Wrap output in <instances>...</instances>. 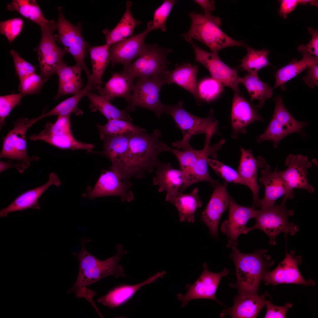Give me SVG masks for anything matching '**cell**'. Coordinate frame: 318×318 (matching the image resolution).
Segmentation results:
<instances>
[{
  "label": "cell",
  "mask_w": 318,
  "mask_h": 318,
  "mask_svg": "<svg viewBox=\"0 0 318 318\" xmlns=\"http://www.w3.org/2000/svg\"><path fill=\"white\" fill-rule=\"evenodd\" d=\"M162 134L160 130L155 129L151 134L145 131L130 137L127 150L117 172L123 179L141 178L145 177L146 173L153 172L160 162L159 154L170 152L171 148L160 140Z\"/></svg>",
  "instance_id": "6da1fadb"
},
{
  "label": "cell",
  "mask_w": 318,
  "mask_h": 318,
  "mask_svg": "<svg viewBox=\"0 0 318 318\" xmlns=\"http://www.w3.org/2000/svg\"><path fill=\"white\" fill-rule=\"evenodd\" d=\"M81 249L78 253L73 254L78 259L79 271L77 279L68 293H75L87 289V287L102 279L112 276L116 278L125 277L126 274L122 266L119 264L122 256L127 253L123 246L118 244L117 252L114 256L104 260H100L88 252L85 245L90 240L86 238L80 240Z\"/></svg>",
  "instance_id": "7a4b0ae2"
},
{
  "label": "cell",
  "mask_w": 318,
  "mask_h": 318,
  "mask_svg": "<svg viewBox=\"0 0 318 318\" xmlns=\"http://www.w3.org/2000/svg\"><path fill=\"white\" fill-rule=\"evenodd\" d=\"M229 255L234 263L237 280L234 285L238 292L257 293L260 281L268 268L274 264L270 256L265 254V249L254 253L244 254L237 248L231 247Z\"/></svg>",
  "instance_id": "3957f363"
},
{
  "label": "cell",
  "mask_w": 318,
  "mask_h": 318,
  "mask_svg": "<svg viewBox=\"0 0 318 318\" xmlns=\"http://www.w3.org/2000/svg\"><path fill=\"white\" fill-rule=\"evenodd\" d=\"M188 15L191 20V25L187 32L181 34L183 39L188 38L198 40L208 46L212 53L216 54L227 47H246L243 42L233 39L221 29L222 22L219 18L211 14L191 12Z\"/></svg>",
  "instance_id": "277c9868"
},
{
  "label": "cell",
  "mask_w": 318,
  "mask_h": 318,
  "mask_svg": "<svg viewBox=\"0 0 318 318\" xmlns=\"http://www.w3.org/2000/svg\"><path fill=\"white\" fill-rule=\"evenodd\" d=\"M183 105V101H180L176 105L165 106V113L171 116L183 134L182 139L173 143V146L178 149H188L192 148L189 142L193 135L201 134L206 135L212 132L219 133L217 128L218 122L213 116V109L211 110L208 117L203 118L190 113L184 108Z\"/></svg>",
  "instance_id": "5b68a950"
},
{
  "label": "cell",
  "mask_w": 318,
  "mask_h": 318,
  "mask_svg": "<svg viewBox=\"0 0 318 318\" xmlns=\"http://www.w3.org/2000/svg\"><path fill=\"white\" fill-rule=\"evenodd\" d=\"M169 72L167 70L150 77L139 78L126 100L128 105L125 110L134 111L139 107L152 111L160 118L165 113V106L160 101V92L162 85L167 84Z\"/></svg>",
  "instance_id": "8992f818"
},
{
  "label": "cell",
  "mask_w": 318,
  "mask_h": 318,
  "mask_svg": "<svg viewBox=\"0 0 318 318\" xmlns=\"http://www.w3.org/2000/svg\"><path fill=\"white\" fill-rule=\"evenodd\" d=\"M288 199L284 196L280 204L258 210L255 218L256 222L253 226L246 228L247 233L254 229L261 230L269 237V244L271 245L276 244V238L281 233H284L285 236L295 234L299 228L297 225L288 221L289 217L293 215L294 211L286 207Z\"/></svg>",
  "instance_id": "52a82bcc"
},
{
  "label": "cell",
  "mask_w": 318,
  "mask_h": 318,
  "mask_svg": "<svg viewBox=\"0 0 318 318\" xmlns=\"http://www.w3.org/2000/svg\"><path fill=\"white\" fill-rule=\"evenodd\" d=\"M58 34L54 35L56 41L62 44L64 48L70 53L75 59L76 64L80 66L85 72L88 80L92 79L90 73L85 62L86 51L89 46L83 38L80 23L74 25L65 17L61 7L58 8V17L56 22Z\"/></svg>",
  "instance_id": "ba28073f"
},
{
  "label": "cell",
  "mask_w": 318,
  "mask_h": 318,
  "mask_svg": "<svg viewBox=\"0 0 318 318\" xmlns=\"http://www.w3.org/2000/svg\"><path fill=\"white\" fill-rule=\"evenodd\" d=\"M172 51V49L160 47L156 44H146L135 60L123 66L122 72L135 79L149 78L165 72L170 63L167 56Z\"/></svg>",
  "instance_id": "9c48e42d"
},
{
  "label": "cell",
  "mask_w": 318,
  "mask_h": 318,
  "mask_svg": "<svg viewBox=\"0 0 318 318\" xmlns=\"http://www.w3.org/2000/svg\"><path fill=\"white\" fill-rule=\"evenodd\" d=\"M275 107L272 119L264 132L258 137V143L269 140L277 148L281 140L294 132L301 133L307 123L295 119L285 107L282 98L278 96L274 99Z\"/></svg>",
  "instance_id": "30bf717a"
},
{
  "label": "cell",
  "mask_w": 318,
  "mask_h": 318,
  "mask_svg": "<svg viewBox=\"0 0 318 318\" xmlns=\"http://www.w3.org/2000/svg\"><path fill=\"white\" fill-rule=\"evenodd\" d=\"M184 39L191 44L194 49L196 61L208 69L213 78L223 87L231 88L234 93L242 94L238 87L239 77L236 69L230 68L222 61L218 54L210 53L201 49L190 38Z\"/></svg>",
  "instance_id": "8fae6325"
},
{
  "label": "cell",
  "mask_w": 318,
  "mask_h": 318,
  "mask_svg": "<svg viewBox=\"0 0 318 318\" xmlns=\"http://www.w3.org/2000/svg\"><path fill=\"white\" fill-rule=\"evenodd\" d=\"M13 129L3 139L0 158L9 159L10 161L39 160L38 157H29L27 152L26 134L28 128L33 125L31 119L20 118L13 122Z\"/></svg>",
  "instance_id": "7c38bea8"
},
{
  "label": "cell",
  "mask_w": 318,
  "mask_h": 318,
  "mask_svg": "<svg viewBox=\"0 0 318 318\" xmlns=\"http://www.w3.org/2000/svg\"><path fill=\"white\" fill-rule=\"evenodd\" d=\"M203 266V271L197 280L192 284L186 285L187 293L184 294H177L178 299L182 302V307L186 305L190 301L198 299H211L223 305L216 299V293L220 280L228 275L230 271L225 268L220 272L214 273L208 270L206 263H204Z\"/></svg>",
  "instance_id": "4fadbf2b"
},
{
  "label": "cell",
  "mask_w": 318,
  "mask_h": 318,
  "mask_svg": "<svg viewBox=\"0 0 318 318\" xmlns=\"http://www.w3.org/2000/svg\"><path fill=\"white\" fill-rule=\"evenodd\" d=\"M41 37L37 49L40 69L44 72L54 71L63 60V57L68 52L59 47L56 43L54 32L57 29L56 22L49 20L45 25L40 27Z\"/></svg>",
  "instance_id": "5bb4252c"
},
{
  "label": "cell",
  "mask_w": 318,
  "mask_h": 318,
  "mask_svg": "<svg viewBox=\"0 0 318 318\" xmlns=\"http://www.w3.org/2000/svg\"><path fill=\"white\" fill-rule=\"evenodd\" d=\"M302 260L301 256L296 255L294 251L288 253L286 250L284 259L274 270L266 271L262 280L266 284H271L274 286L284 284L314 285V281L311 279L305 280L300 273L298 266L301 263Z\"/></svg>",
  "instance_id": "9a60e30c"
},
{
  "label": "cell",
  "mask_w": 318,
  "mask_h": 318,
  "mask_svg": "<svg viewBox=\"0 0 318 318\" xmlns=\"http://www.w3.org/2000/svg\"><path fill=\"white\" fill-rule=\"evenodd\" d=\"M132 183L123 180L116 172L110 169L103 170L94 187L86 195L94 199L98 197L108 196L120 197L122 201H131L134 195L130 190Z\"/></svg>",
  "instance_id": "2e32d148"
},
{
  "label": "cell",
  "mask_w": 318,
  "mask_h": 318,
  "mask_svg": "<svg viewBox=\"0 0 318 318\" xmlns=\"http://www.w3.org/2000/svg\"><path fill=\"white\" fill-rule=\"evenodd\" d=\"M229 217L221 225V231L229 240L227 247L237 246L238 238L241 234H246V225L248 220L255 218L258 212L254 208H248L237 203L230 196Z\"/></svg>",
  "instance_id": "e0dca14e"
},
{
  "label": "cell",
  "mask_w": 318,
  "mask_h": 318,
  "mask_svg": "<svg viewBox=\"0 0 318 318\" xmlns=\"http://www.w3.org/2000/svg\"><path fill=\"white\" fill-rule=\"evenodd\" d=\"M152 31L149 21L142 32L110 45L109 53L112 66L119 63L127 65L138 57L145 48L144 41L147 35Z\"/></svg>",
  "instance_id": "ac0fdd59"
},
{
  "label": "cell",
  "mask_w": 318,
  "mask_h": 318,
  "mask_svg": "<svg viewBox=\"0 0 318 318\" xmlns=\"http://www.w3.org/2000/svg\"><path fill=\"white\" fill-rule=\"evenodd\" d=\"M257 108V106L251 104L242 94L234 93L231 116L232 138L237 140L239 133L245 134L247 127L252 123L264 121Z\"/></svg>",
  "instance_id": "d6986e66"
},
{
  "label": "cell",
  "mask_w": 318,
  "mask_h": 318,
  "mask_svg": "<svg viewBox=\"0 0 318 318\" xmlns=\"http://www.w3.org/2000/svg\"><path fill=\"white\" fill-rule=\"evenodd\" d=\"M260 183L265 187L264 198L260 200L258 207L265 209L274 205L276 201L282 196L289 199L294 196L293 189L288 186L280 172L272 171L269 166L266 165L261 172Z\"/></svg>",
  "instance_id": "ffe728a7"
},
{
  "label": "cell",
  "mask_w": 318,
  "mask_h": 318,
  "mask_svg": "<svg viewBox=\"0 0 318 318\" xmlns=\"http://www.w3.org/2000/svg\"><path fill=\"white\" fill-rule=\"evenodd\" d=\"M153 185L158 186L159 192L165 191L166 200L170 203L178 196L185 184L186 175L181 170L173 168L169 163L160 162L155 168Z\"/></svg>",
  "instance_id": "44dd1931"
},
{
  "label": "cell",
  "mask_w": 318,
  "mask_h": 318,
  "mask_svg": "<svg viewBox=\"0 0 318 318\" xmlns=\"http://www.w3.org/2000/svg\"><path fill=\"white\" fill-rule=\"evenodd\" d=\"M210 142L208 140L205 141L203 153L185 173L186 181L179 193H183L188 187L198 182H208L213 187L219 183L210 176L208 170L207 159L211 156L213 159L217 160V152L221 149L224 142L220 140L218 143L210 145Z\"/></svg>",
  "instance_id": "7402d4cb"
},
{
  "label": "cell",
  "mask_w": 318,
  "mask_h": 318,
  "mask_svg": "<svg viewBox=\"0 0 318 318\" xmlns=\"http://www.w3.org/2000/svg\"><path fill=\"white\" fill-rule=\"evenodd\" d=\"M227 186L226 183H219L213 187L209 201L202 214V221L208 228L210 234L216 238L218 236V227L220 218L229 206V196Z\"/></svg>",
  "instance_id": "603a6c76"
},
{
  "label": "cell",
  "mask_w": 318,
  "mask_h": 318,
  "mask_svg": "<svg viewBox=\"0 0 318 318\" xmlns=\"http://www.w3.org/2000/svg\"><path fill=\"white\" fill-rule=\"evenodd\" d=\"M285 165L287 168L279 172L290 188H302L311 193L314 192V188L307 178L308 169L312 166L307 157L289 154L286 159Z\"/></svg>",
  "instance_id": "cb8c5ba5"
},
{
  "label": "cell",
  "mask_w": 318,
  "mask_h": 318,
  "mask_svg": "<svg viewBox=\"0 0 318 318\" xmlns=\"http://www.w3.org/2000/svg\"><path fill=\"white\" fill-rule=\"evenodd\" d=\"M263 295L257 293L238 292L234 298L233 306L223 311L220 316L224 317L229 315L232 318H256L265 305Z\"/></svg>",
  "instance_id": "d4e9b609"
},
{
  "label": "cell",
  "mask_w": 318,
  "mask_h": 318,
  "mask_svg": "<svg viewBox=\"0 0 318 318\" xmlns=\"http://www.w3.org/2000/svg\"><path fill=\"white\" fill-rule=\"evenodd\" d=\"M240 149L241 158L237 172L246 183V186L252 192L253 206L258 207L260 188L257 181L258 170L259 168L264 167L266 163L264 158L261 157L255 158L251 150H246L242 147Z\"/></svg>",
  "instance_id": "484cf974"
},
{
  "label": "cell",
  "mask_w": 318,
  "mask_h": 318,
  "mask_svg": "<svg viewBox=\"0 0 318 318\" xmlns=\"http://www.w3.org/2000/svg\"><path fill=\"white\" fill-rule=\"evenodd\" d=\"M58 176L54 173H50L49 180L45 184L36 188L28 190L18 196L7 207L0 211V216L6 217L11 212L22 211L29 208L40 209L39 200L43 194L51 186H57L61 184Z\"/></svg>",
  "instance_id": "4316f807"
},
{
  "label": "cell",
  "mask_w": 318,
  "mask_h": 318,
  "mask_svg": "<svg viewBox=\"0 0 318 318\" xmlns=\"http://www.w3.org/2000/svg\"><path fill=\"white\" fill-rule=\"evenodd\" d=\"M165 273L164 271L158 272L137 284H124L116 286L109 291L105 295L99 298L97 302L110 308L117 307L128 301L141 288L162 277Z\"/></svg>",
  "instance_id": "83f0119b"
},
{
  "label": "cell",
  "mask_w": 318,
  "mask_h": 318,
  "mask_svg": "<svg viewBox=\"0 0 318 318\" xmlns=\"http://www.w3.org/2000/svg\"><path fill=\"white\" fill-rule=\"evenodd\" d=\"M198 67L189 63H183L169 72L167 84L174 83L191 92L198 105L202 102L200 97L197 81Z\"/></svg>",
  "instance_id": "f1b7e54d"
},
{
  "label": "cell",
  "mask_w": 318,
  "mask_h": 318,
  "mask_svg": "<svg viewBox=\"0 0 318 318\" xmlns=\"http://www.w3.org/2000/svg\"><path fill=\"white\" fill-rule=\"evenodd\" d=\"M134 79L121 72L113 74L104 87H98L99 95L110 101L116 97H121L127 100L131 95L135 85Z\"/></svg>",
  "instance_id": "f546056e"
},
{
  "label": "cell",
  "mask_w": 318,
  "mask_h": 318,
  "mask_svg": "<svg viewBox=\"0 0 318 318\" xmlns=\"http://www.w3.org/2000/svg\"><path fill=\"white\" fill-rule=\"evenodd\" d=\"M29 139L33 141H43L60 149L84 150L89 152L95 147L93 144L85 143L77 140L72 132L51 134L42 130L38 133L32 135Z\"/></svg>",
  "instance_id": "4dcf8cb0"
},
{
  "label": "cell",
  "mask_w": 318,
  "mask_h": 318,
  "mask_svg": "<svg viewBox=\"0 0 318 318\" xmlns=\"http://www.w3.org/2000/svg\"><path fill=\"white\" fill-rule=\"evenodd\" d=\"M132 2L127 1L126 11L120 21L112 29H105L102 32L105 37L106 44L110 45L132 36L135 28L141 22L133 17L131 11Z\"/></svg>",
  "instance_id": "1f68e13d"
},
{
  "label": "cell",
  "mask_w": 318,
  "mask_h": 318,
  "mask_svg": "<svg viewBox=\"0 0 318 318\" xmlns=\"http://www.w3.org/2000/svg\"><path fill=\"white\" fill-rule=\"evenodd\" d=\"M131 137L107 136L104 139L103 151L98 154L108 158L112 163L110 169L117 172L127 150Z\"/></svg>",
  "instance_id": "d6a6232c"
},
{
  "label": "cell",
  "mask_w": 318,
  "mask_h": 318,
  "mask_svg": "<svg viewBox=\"0 0 318 318\" xmlns=\"http://www.w3.org/2000/svg\"><path fill=\"white\" fill-rule=\"evenodd\" d=\"M177 209L180 222L193 223L197 208L202 203L198 194V189L195 188L190 193H180L172 201Z\"/></svg>",
  "instance_id": "836d02e7"
},
{
  "label": "cell",
  "mask_w": 318,
  "mask_h": 318,
  "mask_svg": "<svg viewBox=\"0 0 318 318\" xmlns=\"http://www.w3.org/2000/svg\"><path fill=\"white\" fill-rule=\"evenodd\" d=\"M298 50L302 54V59L299 61L293 60L278 70L275 75L276 81L273 89L294 77L312 65L318 64V58L310 54L303 49Z\"/></svg>",
  "instance_id": "e575fe53"
},
{
  "label": "cell",
  "mask_w": 318,
  "mask_h": 318,
  "mask_svg": "<svg viewBox=\"0 0 318 318\" xmlns=\"http://www.w3.org/2000/svg\"><path fill=\"white\" fill-rule=\"evenodd\" d=\"M96 89L92 83H88L84 89L74 96L62 101L49 112L42 114L34 118L35 123L45 117L50 116H57L70 115L74 113L78 116L83 114L82 111L78 107V104L82 98L89 92Z\"/></svg>",
  "instance_id": "d590c367"
},
{
  "label": "cell",
  "mask_w": 318,
  "mask_h": 318,
  "mask_svg": "<svg viewBox=\"0 0 318 318\" xmlns=\"http://www.w3.org/2000/svg\"><path fill=\"white\" fill-rule=\"evenodd\" d=\"M239 83L242 84L246 87L250 96V100L259 101L258 108L264 105L265 100L272 96L273 89L269 84L261 81L257 73H249L243 77H239Z\"/></svg>",
  "instance_id": "8d00e7d4"
},
{
  "label": "cell",
  "mask_w": 318,
  "mask_h": 318,
  "mask_svg": "<svg viewBox=\"0 0 318 318\" xmlns=\"http://www.w3.org/2000/svg\"><path fill=\"white\" fill-rule=\"evenodd\" d=\"M110 46L106 43L102 46L89 47L88 48L92 71V79L90 81L92 82L97 89L101 86L102 77L110 62Z\"/></svg>",
  "instance_id": "74e56055"
},
{
  "label": "cell",
  "mask_w": 318,
  "mask_h": 318,
  "mask_svg": "<svg viewBox=\"0 0 318 318\" xmlns=\"http://www.w3.org/2000/svg\"><path fill=\"white\" fill-rule=\"evenodd\" d=\"M90 101V108L92 112L99 111L108 120L120 119L132 121L131 117L125 110H121L112 105L105 97L89 92L86 95Z\"/></svg>",
  "instance_id": "f35d334b"
},
{
  "label": "cell",
  "mask_w": 318,
  "mask_h": 318,
  "mask_svg": "<svg viewBox=\"0 0 318 318\" xmlns=\"http://www.w3.org/2000/svg\"><path fill=\"white\" fill-rule=\"evenodd\" d=\"M100 138L103 140L107 136L131 137L146 131L145 129L134 125L131 121L120 119L108 120L104 125H96Z\"/></svg>",
  "instance_id": "ab89813d"
},
{
  "label": "cell",
  "mask_w": 318,
  "mask_h": 318,
  "mask_svg": "<svg viewBox=\"0 0 318 318\" xmlns=\"http://www.w3.org/2000/svg\"><path fill=\"white\" fill-rule=\"evenodd\" d=\"M6 7L9 11L18 12L40 27L46 25L49 21L45 18L35 0H13Z\"/></svg>",
  "instance_id": "60d3db41"
},
{
  "label": "cell",
  "mask_w": 318,
  "mask_h": 318,
  "mask_svg": "<svg viewBox=\"0 0 318 318\" xmlns=\"http://www.w3.org/2000/svg\"><path fill=\"white\" fill-rule=\"evenodd\" d=\"M247 54L242 61L241 68L249 73H257L262 68L271 65L268 59L269 51L264 49L256 50L246 46Z\"/></svg>",
  "instance_id": "b9f144b4"
},
{
  "label": "cell",
  "mask_w": 318,
  "mask_h": 318,
  "mask_svg": "<svg viewBox=\"0 0 318 318\" xmlns=\"http://www.w3.org/2000/svg\"><path fill=\"white\" fill-rule=\"evenodd\" d=\"M223 86L218 81L212 78L201 81L198 85V90L201 102H210L214 100L223 91Z\"/></svg>",
  "instance_id": "7bdbcfd3"
},
{
  "label": "cell",
  "mask_w": 318,
  "mask_h": 318,
  "mask_svg": "<svg viewBox=\"0 0 318 318\" xmlns=\"http://www.w3.org/2000/svg\"><path fill=\"white\" fill-rule=\"evenodd\" d=\"M207 161L208 164L217 175L226 182L241 184L246 186V183L239 173L234 169L217 160L208 158Z\"/></svg>",
  "instance_id": "ee69618b"
},
{
  "label": "cell",
  "mask_w": 318,
  "mask_h": 318,
  "mask_svg": "<svg viewBox=\"0 0 318 318\" xmlns=\"http://www.w3.org/2000/svg\"><path fill=\"white\" fill-rule=\"evenodd\" d=\"M177 2L174 0H164L155 11L153 21H150L152 30L159 29L163 32L167 30L166 23L173 6Z\"/></svg>",
  "instance_id": "f6af8a7d"
},
{
  "label": "cell",
  "mask_w": 318,
  "mask_h": 318,
  "mask_svg": "<svg viewBox=\"0 0 318 318\" xmlns=\"http://www.w3.org/2000/svg\"><path fill=\"white\" fill-rule=\"evenodd\" d=\"M19 80V90L25 95L39 93L46 82L41 75L35 73Z\"/></svg>",
  "instance_id": "bcb514c9"
},
{
  "label": "cell",
  "mask_w": 318,
  "mask_h": 318,
  "mask_svg": "<svg viewBox=\"0 0 318 318\" xmlns=\"http://www.w3.org/2000/svg\"><path fill=\"white\" fill-rule=\"evenodd\" d=\"M25 95L20 92L0 97V129L5 125V119L11 111L18 105Z\"/></svg>",
  "instance_id": "7dc6e473"
},
{
  "label": "cell",
  "mask_w": 318,
  "mask_h": 318,
  "mask_svg": "<svg viewBox=\"0 0 318 318\" xmlns=\"http://www.w3.org/2000/svg\"><path fill=\"white\" fill-rule=\"evenodd\" d=\"M24 25L23 20L17 17L0 22V32L11 43L21 32Z\"/></svg>",
  "instance_id": "c3c4849f"
},
{
  "label": "cell",
  "mask_w": 318,
  "mask_h": 318,
  "mask_svg": "<svg viewBox=\"0 0 318 318\" xmlns=\"http://www.w3.org/2000/svg\"><path fill=\"white\" fill-rule=\"evenodd\" d=\"M82 69L76 64L67 65L63 61L59 65L56 71L59 77V84L70 82L82 80L81 73Z\"/></svg>",
  "instance_id": "681fc988"
},
{
  "label": "cell",
  "mask_w": 318,
  "mask_h": 318,
  "mask_svg": "<svg viewBox=\"0 0 318 318\" xmlns=\"http://www.w3.org/2000/svg\"><path fill=\"white\" fill-rule=\"evenodd\" d=\"M10 53L13 57L16 73L19 80L35 73L34 67L22 58L17 52L13 49L10 50Z\"/></svg>",
  "instance_id": "f907efd6"
},
{
  "label": "cell",
  "mask_w": 318,
  "mask_h": 318,
  "mask_svg": "<svg viewBox=\"0 0 318 318\" xmlns=\"http://www.w3.org/2000/svg\"><path fill=\"white\" fill-rule=\"evenodd\" d=\"M265 305L266 312L264 318H285L287 312L292 307V304L287 303L283 306H278L273 304L269 300H265Z\"/></svg>",
  "instance_id": "816d5d0a"
},
{
  "label": "cell",
  "mask_w": 318,
  "mask_h": 318,
  "mask_svg": "<svg viewBox=\"0 0 318 318\" xmlns=\"http://www.w3.org/2000/svg\"><path fill=\"white\" fill-rule=\"evenodd\" d=\"M308 31L311 35L310 41L304 45L302 44L298 47V49H303L310 54L318 58V31L311 27L308 28Z\"/></svg>",
  "instance_id": "f5cc1de1"
},
{
  "label": "cell",
  "mask_w": 318,
  "mask_h": 318,
  "mask_svg": "<svg viewBox=\"0 0 318 318\" xmlns=\"http://www.w3.org/2000/svg\"><path fill=\"white\" fill-rule=\"evenodd\" d=\"M307 74L303 78L305 84L311 88L318 85V64H314L308 68Z\"/></svg>",
  "instance_id": "db71d44e"
},
{
  "label": "cell",
  "mask_w": 318,
  "mask_h": 318,
  "mask_svg": "<svg viewBox=\"0 0 318 318\" xmlns=\"http://www.w3.org/2000/svg\"><path fill=\"white\" fill-rule=\"evenodd\" d=\"M281 2L279 14L286 18L288 14L294 11L299 4V0H282Z\"/></svg>",
  "instance_id": "11a10c76"
},
{
  "label": "cell",
  "mask_w": 318,
  "mask_h": 318,
  "mask_svg": "<svg viewBox=\"0 0 318 318\" xmlns=\"http://www.w3.org/2000/svg\"><path fill=\"white\" fill-rule=\"evenodd\" d=\"M29 162L22 161L19 163L15 164L0 161V172L1 173L6 170L11 168L14 167L21 173H23L26 168L30 166Z\"/></svg>",
  "instance_id": "9f6ffc18"
},
{
  "label": "cell",
  "mask_w": 318,
  "mask_h": 318,
  "mask_svg": "<svg viewBox=\"0 0 318 318\" xmlns=\"http://www.w3.org/2000/svg\"><path fill=\"white\" fill-rule=\"evenodd\" d=\"M194 1L202 7L205 14H211L215 9V2L213 0H196Z\"/></svg>",
  "instance_id": "6f0895ef"
},
{
  "label": "cell",
  "mask_w": 318,
  "mask_h": 318,
  "mask_svg": "<svg viewBox=\"0 0 318 318\" xmlns=\"http://www.w3.org/2000/svg\"><path fill=\"white\" fill-rule=\"evenodd\" d=\"M309 4L312 6H317L318 1L312 0H299V4Z\"/></svg>",
  "instance_id": "680465c9"
}]
</instances>
